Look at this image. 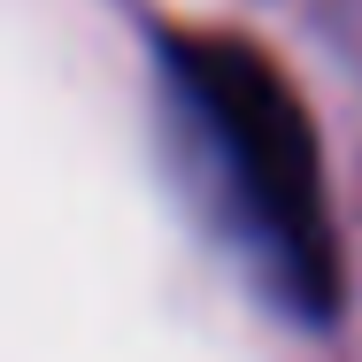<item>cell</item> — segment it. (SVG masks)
I'll return each instance as SVG.
<instances>
[{
  "label": "cell",
  "instance_id": "6da1fadb",
  "mask_svg": "<svg viewBox=\"0 0 362 362\" xmlns=\"http://www.w3.org/2000/svg\"><path fill=\"white\" fill-rule=\"evenodd\" d=\"M170 77L216 154L262 270L278 278V293L300 316H332L339 239H332L316 132H308V108L286 85V70L247 39H170Z\"/></svg>",
  "mask_w": 362,
  "mask_h": 362
}]
</instances>
